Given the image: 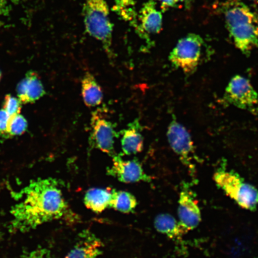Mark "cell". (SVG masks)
Here are the masks:
<instances>
[{"instance_id":"cell-1","label":"cell","mask_w":258,"mask_h":258,"mask_svg":"<svg viewBox=\"0 0 258 258\" xmlns=\"http://www.w3.org/2000/svg\"><path fill=\"white\" fill-rule=\"evenodd\" d=\"M23 201L12 208V228L25 233L47 222L73 217L56 179H38L22 191Z\"/></svg>"},{"instance_id":"cell-2","label":"cell","mask_w":258,"mask_h":258,"mask_svg":"<svg viewBox=\"0 0 258 258\" xmlns=\"http://www.w3.org/2000/svg\"><path fill=\"white\" fill-rule=\"evenodd\" d=\"M226 24L235 46L249 54L258 48V15L238 0H230L224 8Z\"/></svg>"},{"instance_id":"cell-3","label":"cell","mask_w":258,"mask_h":258,"mask_svg":"<svg viewBox=\"0 0 258 258\" xmlns=\"http://www.w3.org/2000/svg\"><path fill=\"white\" fill-rule=\"evenodd\" d=\"M83 16L87 32L101 42L106 53L111 56L113 25L106 0H86Z\"/></svg>"},{"instance_id":"cell-4","label":"cell","mask_w":258,"mask_h":258,"mask_svg":"<svg viewBox=\"0 0 258 258\" xmlns=\"http://www.w3.org/2000/svg\"><path fill=\"white\" fill-rule=\"evenodd\" d=\"M214 178L217 185L241 208L253 211L258 205V190L237 173L219 170Z\"/></svg>"},{"instance_id":"cell-5","label":"cell","mask_w":258,"mask_h":258,"mask_svg":"<svg viewBox=\"0 0 258 258\" xmlns=\"http://www.w3.org/2000/svg\"><path fill=\"white\" fill-rule=\"evenodd\" d=\"M203 43L204 42L200 35H187L177 42L170 53V62L185 73L195 72L201 59Z\"/></svg>"},{"instance_id":"cell-6","label":"cell","mask_w":258,"mask_h":258,"mask_svg":"<svg viewBox=\"0 0 258 258\" xmlns=\"http://www.w3.org/2000/svg\"><path fill=\"white\" fill-rule=\"evenodd\" d=\"M224 101L258 114V95L249 80L240 76L233 77L226 88Z\"/></svg>"},{"instance_id":"cell-7","label":"cell","mask_w":258,"mask_h":258,"mask_svg":"<svg viewBox=\"0 0 258 258\" xmlns=\"http://www.w3.org/2000/svg\"><path fill=\"white\" fill-rule=\"evenodd\" d=\"M167 134L171 147L182 163L191 171L195 170V147L188 132L182 124L173 120L170 122Z\"/></svg>"},{"instance_id":"cell-8","label":"cell","mask_w":258,"mask_h":258,"mask_svg":"<svg viewBox=\"0 0 258 258\" xmlns=\"http://www.w3.org/2000/svg\"><path fill=\"white\" fill-rule=\"evenodd\" d=\"M91 144L109 156H114V139L117 136L114 125L106 120L101 111L93 112L91 118Z\"/></svg>"},{"instance_id":"cell-9","label":"cell","mask_w":258,"mask_h":258,"mask_svg":"<svg viewBox=\"0 0 258 258\" xmlns=\"http://www.w3.org/2000/svg\"><path fill=\"white\" fill-rule=\"evenodd\" d=\"M107 173L119 181L126 183L141 181L150 182L152 180L151 176L145 173L138 160H125L120 155L117 154L112 157V164L107 168Z\"/></svg>"},{"instance_id":"cell-10","label":"cell","mask_w":258,"mask_h":258,"mask_svg":"<svg viewBox=\"0 0 258 258\" xmlns=\"http://www.w3.org/2000/svg\"><path fill=\"white\" fill-rule=\"evenodd\" d=\"M179 222L187 231L193 230L201 221V212L196 196L191 190L185 188L180 192L177 209Z\"/></svg>"},{"instance_id":"cell-11","label":"cell","mask_w":258,"mask_h":258,"mask_svg":"<svg viewBox=\"0 0 258 258\" xmlns=\"http://www.w3.org/2000/svg\"><path fill=\"white\" fill-rule=\"evenodd\" d=\"M103 244L89 231H84L79 235L75 246L64 258H97L102 253Z\"/></svg>"},{"instance_id":"cell-12","label":"cell","mask_w":258,"mask_h":258,"mask_svg":"<svg viewBox=\"0 0 258 258\" xmlns=\"http://www.w3.org/2000/svg\"><path fill=\"white\" fill-rule=\"evenodd\" d=\"M46 92L38 74L28 72L17 86V94L22 104L34 103L43 97Z\"/></svg>"},{"instance_id":"cell-13","label":"cell","mask_w":258,"mask_h":258,"mask_svg":"<svg viewBox=\"0 0 258 258\" xmlns=\"http://www.w3.org/2000/svg\"><path fill=\"white\" fill-rule=\"evenodd\" d=\"M156 5V2L150 0L145 3L140 12V31L147 35L159 33L162 29V14Z\"/></svg>"},{"instance_id":"cell-14","label":"cell","mask_w":258,"mask_h":258,"mask_svg":"<svg viewBox=\"0 0 258 258\" xmlns=\"http://www.w3.org/2000/svg\"><path fill=\"white\" fill-rule=\"evenodd\" d=\"M141 127L138 120H135L128 127L121 132L122 153L127 156L141 153L144 148V138L141 133Z\"/></svg>"},{"instance_id":"cell-15","label":"cell","mask_w":258,"mask_h":258,"mask_svg":"<svg viewBox=\"0 0 258 258\" xmlns=\"http://www.w3.org/2000/svg\"><path fill=\"white\" fill-rule=\"evenodd\" d=\"M154 227L159 233L167 235L173 240H179L187 232L179 221L172 215L163 214L157 216L154 219Z\"/></svg>"},{"instance_id":"cell-16","label":"cell","mask_w":258,"mask_h":258,"mask_svg":"<svg viewBox=\"0 0 258 258\" xmlns=\"http://www.w3.org/2000/svg\"><path fill=\"white\" fill-rule=\"evenodd\" d=\"M112 191L109 188H90L86 193L84 203L87 208L99 214L109 208Z\"/></svg>"},{"instance_id":"cell-17","label":"cell","mask_w":258,"mask_h":258,"mask_svg":"<svg viewBox=\"0 0 258 258\" xmlns=\"http://www.w3.org/2000/svg\"><path fill=\"white\" fill-rule=\"evenodd\" d=\"M83 101L88 107H95L101 104L103 93L101 86L92 74L86 73L82 82Z\"/></svg>"},{"instance_id":"cell-18","label":"cell","mask_w":258,"mask_h":258,"mask_svg":"<svg viewBox=\"0 0 258 258\" xmlns=\"http://www.w3.org/2000/svg\"><path fill=\"white\" fill-rule=\"evenodd\" d=\"M138 202L131 193L124 191L112 190L109 208L119 212L128 214L137 208Z\"/></svg>"},{"instance_id":"cell-19","label":"cell","mask_w":258,"mask_h":258,"mask_svg":"<svg viewBox=\"0 0 258 258\" xmlns=\"http://www.w3.org/2000/svg\"><path fill=\"white\" fill-rule=\"evenodd\" d=\"M28 127V122L20 114L10 118L8 127V137L24 134Z\"/></svg>"},{"instance_id":"cell-20","label":"cell","mask_w":258,"mask_h":258,"mask_svg":"<svg viewBox=\"0 0 258 258\" xmlns=\"http://www.w3.org/2000/svg\"><path fill=\"white\" fill-rule=\"evenodd\" d=\"M22 103L19 99L15 98L11 95L5 96L3 109L8 113L10 117L20 114Z\"/></svg>"},{"instance_id":"cell-21","label":"cell","mask_w":258,"mask_h":258,"mask_svg":"<svg viewBox=\"0 0 258 258\" xmlns=\"http://www.w3.org/2000/svg\"><path fill=\"white\" fill-rule=\"evenodd\" d=\"M10 116L4 109L0 110V134L8 137V127Z\"/></svg>"},{"instance_id":"cell-22","label":"cell","mask_w":258,"mask_h":258,"mask_svg":"<svg viewBox=\"0 0 258 258\" xmlns=\"http://www.w3.org/2000/svg\"><path fill=\"white\" fill-rule=\"evenodd\" d=\"M24 258H51L49 251L46 249H39L31 251Z\"/></svg>"},{"instance_id":"cell-23","label":"cell","mask_w":258,"mask_h":258,"mask_svg":"<svg viewBox=\"0 0 258 258\" xmlns=\"http://www.w3.org/2000/svg\"><path fill=\"white\" fill-rule=\"evenodd\" d=\"M158 1L160 3L161 7L164 10L169 8H173L176 5L175 0H153Z\"/></svg>"},{"instance_id":"cell-24","label":"cell","mask_w":258,"mask_h":258,"mask_svg":"<svg viewBox=\"0 0 258 258\" xmlns=\"http://www.w3.org/2000/svg\"><path fill=\"white\" fill-rule=\"evenodd\" d=\"M7 10V3L5 0H0V16L5 15Z\"/></svg>"},{"instance_id":"cell-25","label":"cell","mask_w":258,"mask_h":258,"mask_svg":"<svg viewBox=\"0 0 258 258\" xmlns=\"http://www.w3.org/2000/svg\"><path fill=\"white\" fill-rule=\"evenodd\" d=\"M185 1V0H175L176 3H179V2H183Z\"/></svg>"},{"instance_id":"cell-26","label":"cell","mask_w":258,"mask_h":258,"mask_svg":"<svg viewBox=\"0 0 258 258\" xmlns=\"http://www.w3.org/2000/svg\"><path fill=\"white\" fill-rule=\"evenodd\" d=\"M2 77V74L1 70H0V80H1Z\"/></svg>"},{"instance_id":"cell-27","label":"cell","mask_w":258,"mask_h":258,"mask_svg":"<svg viewBox=\"0 0 258 258\" xmlns=\"http://www.w3.org/2000/svg\"><path fill=\"white\" fill-rule=\"evenodd\" d=\"M251 1H257V0H251Z\"/></svg>"}]
</instances>
